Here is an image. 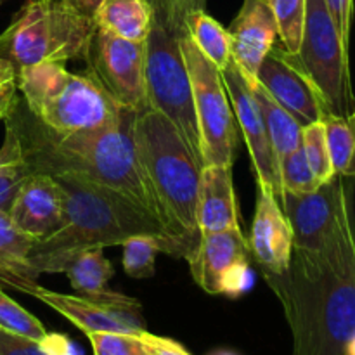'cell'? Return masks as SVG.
<instances>
[{
    "mask_svg": "<svg viewBox=\"0 0 355 355\" xmlns=\"http://www.w3.org/2000/svg\"><path fill=\"white\" fill-rule=\"evenodd\" d=\"M87 69L120 106L141 113L146 96V42H130L96 28Z\"/></svg>",
    "mask_w": 355,
    "mask_h": 355,
    "instance_id": "cell-10",
    "label": "cell"
},
{
    "mask_svg": "<svg viewBox=\"0 0 355 355\" xmlns=\"http://www.w3.org/2000/svg\"><path fill=\"white\" fill-rule=\"evenodd\" d=\"M24 149L21 144V139L17 135V130L12 127L10 121H7V130H6V141H3L2 149H0V165L10 162V159L23 158Z\"/></svg>",
    "mask_w": 355,
    "mask_h": 355,
    "instance_id": "cell-37",
    "label": "cell"
},
{
    "mask_svg": "<svg viewBox=\"0 0 355 355\" xmlns=\"http://www.w3.org/2000/svg\"><path fill=\"white\" fill-rule=\"evenodd\" d=\"M121 246H123V270L128 277H134V279H148L155 276L158 253H166V255L180 259L175 246L159 236H130L121 243Z\"/></svg>",
    "mask_w": 355,
    "mask_h": 355,
    "instance_id": "cell-26",
    "label": "cell"
},
{
    "mask_svg": "<svg viewBox=\"0 0 355 355\" xmlns=\"http://www.w3.org/2000/svg\"><path fill=\"white\" fill-rule=\"evenodd\" d=\"M146 96L148 106L162 113L180 132L203 166L193 87L179 37L155 19L146 40Z\"/></svg>",
    "mask_w": 355,
    "mask_h": 355,
    "instance_id": "cell-7",
    "label": "cell"
},
{
    "mask_svg": "<svg viewBox=\"0 0 355 355\" xmlns=\"http://www.w3.org/2000/svg\"><path fill=\"white\" fill-rule=\"evenodd\" d=\"M232 165H205L198 191L196 220L200 232H218L239 227Z\"/></svg>",
    "mask_w": 355,
    "mask_h": 355,
    "instance_id": "cell-19",
    "label": "cell"
},
{
    "mask_svg": "<svg viewBox=\"0 0 355 355\" xmlns=\"http://www.w3.org/2000/svg\"><path fill=\"white\" fill-rule=\"evenodd\" d=\"M12 80H16V69H14V66L9 61L0 59V85L12 82Z\"/></svg>",
    "mask_w": 355,
    "mask_h": 355,
    "instance_id": "cell-40",
    "label": "cell"
},
{
    "mask_svg": "<svg viewBox=\"0 0 355 355\" xmlns=\"http://www.w3.org/2000/svg\"><path fill=\"white\" fill-rule=\"evenodd\" d=\"M224 80L225 90L231 99L232 110H234L238 128L243 134L248 148L250 158H252L253 170L257 175L259 187H267L272 191L276 200L283 205V187H281L279 165H277L276 153L272 149L267 127L263 123L262 113H260L257 101L246 83L245 76L238 71L232 62L229 68L220 71Z\"/></svg>",
    "mask_w": 355,
    "mask_h": 355,
    "instance_id": "cell-13",
    "label": "cell"
},
{
    "mask_svg": "<svg viewBox=\"0 0 355 355\" xmlns=\"http://www.w3.org/2000/svg\"><path fill=\"white\" fill-rule=\"evenodd\" d=\"M30 2H40V0H26V3H30Z\"/></svg>",
    "mask_w": 355,
    "mask_h": 355,
    "instance_id": "cell-42",
    "label": "cell"
},
{
    "mask_svg": "<svg viewBox=\"0 0 355 355\" xmlns=\"http://www.w3.org/2000/svg\"><path fill=\"white\" fill-rule=\"evenodd\" d=\"M16 87L31 116L54 134L103 127L123 107L89 69L73 73L59 62L17 69Z\"/></svg>",
    "mask_w": 355,
    "mask_h": 355,
    "instance_id": "cell-5",
    "label": "cell"
},
{
    "mask_svg": "<svg viewBox=\"0 0 355 355\" xmlns=\"http://www.w3.org/2000/svg\"><path fill=\"white\" fill-rule=\"evenodd\" d=\"M248 87L262 113L263 123L267 127V134L272 142V149L276 153L277 165H279L281 159L286 158L302 144V125L281 104H277L259 82L248 83Z\"/></svg>",
    "mask_w": 355,
    "mask_h": 355,
    "instance_id": "cell-23",
    "label": "cell"
},
{
    "mask_svg": "<svg viewBox=\"0 0 355 355\" xmlns=\"http://www.w3.org/2000/svg\"><path fill=\"white\" fill-rule=\"evenodd\" d=\"M38 172L49 173L64 198V225L35 243L31 250L30 263L38 276L59 274L64 260L80 250L121 246L125 239L137 234L159 236L175 246L180 259H186V250L168 234L162 222L125 194L58 166Z\"/></svg>",
    "mask_w": 355,
    "mask_h": 355,
    "instance_id": "cell-3",
    "label": "cell"
},
{
    "mask_svg": "<svg viewBox=\"0 0 355 355\" xmlns=\"http://www.w3.org/2000/svg\"><path fill=\"white\" fill-rule=\"evenodd\" d=\"M17 87H16V80L12 82H7L3 85H0V120L7 116V113L12 107L14 101H16L17 96Z\"/></svg>",
    "mask_w": 355,
    "mask_h": 355,
    "instance_id": "cell-38",
    "label": "cell"
},
{
    "mask_svg": "<svg viewBox=\"0 0 355 355\" xmlns=\"http://www.w3.org/2000/svg\"><path fill=\"white\" fill-rule=\"evenodd\" d=\"M0 328L26 338L42 342L49 335L45 326L33 314L14 302L9 295L0 290Z\"/></svg>",
    "mask_w": 355,
    "mask_h": 355,
    "instance_id": "cell-30",
    "label": "cell"
},
{
    "mask_svg": "<svg viewBox=\"0 0 355 355\" xmlns=\"http://www.w3.org/2000/svg\"><path fill=\"white\" fill-rule=\"evenodd\" d=\"M61 272L68 276L73 290L87 300L101 302V304L114 305V307L139 309L137 300L106 288L107 281L113 277L114 269L101 246L83 248L73 253L64 260Z\"/></svg>",
    "mask_w": 355,
    "mask_h": 355,
    "instance_id": "cell-20",
    "label": "cell"
},
{
    "mask_svg": "<svg viewBox=\"0 0 355 355\" xmlns=\"http://www.w3.org/2000/svg\"><path fill=\"white\" fill-rule=\"evenodd\" d=\"M302 148L319 184H326L335 179V168H333L322 121H314L302 127Z\"/></svg>",
    "mask_w": 355,
    "mask_h": 355,
    "instance_id": "cell-28",
    "label": "cell"
},
{
    "mask_svg": "<svg viewBox=\"0 0 355 355\" xmlns=\"http://www.w3.org/2000/svg\"><path fill=\"white\" fill-rule=\"evenodd\" d=\"M96 23L61 0L30 2L0 35V59L14 69L42 62L87 61Z\"/></svg>",
    "mask_w": 355,
    "mask_h": 355,
    "instance_id": "cell-6",
    "label": "cell"
},
{
    "mask_svg": "<svg viewBox=\"0 0 355 355\" xmlns=\"http://www.w3.org/2000/svg\"><path fill=\"white\" fill-rule=\"evenodd\" d=\"M345 355H355V338L352 340V342L349 343V347H347Z\"/></svg>",
    "mask_w": 355,
    "mask_h": 355,
    "instance_id": "cell-41",
    "label": "cell"
},
{
    "mask_svg": "<svg viewBox=\"0 0 355 355\" xmlns=\"http://www.w3.org/2000/svg\"><path fill=\"white\" fill-rule=\"evenodd\" d=\"M297 58L329 113L349 114L355 107L349 49L343 45L324 0L305 3L304 33Z\"/></svg>",
    "mask_w": 355,
    "mask_h": 355,
    "instance_id": "cell-8",
    "label": "cell"
},
{
    "mask_svg": "<svg viewBox=\"0 0 355 355\" xmlns=\"http://www.w3.org/2000/svg\"><path fill=\"white\" fill-rule=\"evenodd\" d=\"M232 62L246 83L257 82L260 64L274 47L277 24L266 0H243L238 16L227 28Z\"/></svg>",
    "mask_w": 355,
    "mask_h": 355,
    "instance_id": "cell-17",
    "label": "cell"
},
{
    "mask_svg": "<svg viewBox=\"0 0 355 355\" xmlns=\"http://www.w3.org/2000/svg\"><path fill=\"white\" fill-rule=\"evenodd\" d=\"M0 355H52L42 342L0 328Z\"/></svg>",
    "mask_w": 355,
    "mask_h": 355,
    "instance_id": "cell-34",
    "label": "cell"
},
{
    "mask_svg": "<svg viewBox=\"0 0 355 355\" xmlns=\"http://www.w3.org/2000/svg\"><path fill=\"white\" fill-rule=\"evenodd\" d=\"M134 139L166 229L189 257L201 236L196 208L203 166L180 132L151 107L137 113Z\"/></svg>",
    "mask_w": 355,
    "mask_h": 355,
    "instance_id": "cell-4",
    "label": "cell"
},
{
    "mask_svg": "<svg viewBox=\"0 0 355 355\" xmlns=\"http://www.w3.org/2000/svg\"><path fill=\"white\" fill-rule=\"evenodd\" d=\"M186 260L193 279L208 295L239 297L246 290L252 253L239 227L201 232L198 246Z\"/></svg>",
    "mask_w": 355,
    "mask_h": 355,
    "instance_id": "cell-11",
    "label": "cell"
},
{
    "mask_svg": "<svg viewBox=\"0 0 355 355\" xmlns=\"http://www.w3.org/2000/svg\"><path fill=\"white\" fill-rule=\"evenodd\" d=\"M329 14H331L335 26L342 37L345 49H350V30H352L354 0H324Z\"/></svg>",
    "mask_w": 355,
    "mask_h": 355,
    "instance_id": "cell-35",
    "label": "cell"
},
{
    "mask_svg": "<svg viewBox=\"0 0 355 355\" xmlns=\"http://www.w3.org/2000/svg\"><path fill=\"white\" fill-rule=\"evenodd\" d=\"M349 177L336 175L307 194L284 193L283 210L293 229V248L319 250L335 229L340 208L350 194Z\"/></svg>",
    "mask_w": 355,
    "mask_h": 355,
    "instance_id": "cell-14",
    "label": "cell"
},
{
    "mask_svg": "<svg viewBox=\"0 0 355 355\" xmlns=\"http://www.w3.org/2000/svg\"><path fill=\"white\" fill-rule=\"evenodd\" d=\"M257 82L302 127L321 121L329 113L319 90L298 62L297 54H290L283 44H274L266 55L257 73Z\"/></svg>",
    "mask_w": 355,
    "mask_h": 355,
    "instance_id": "cell-12",
    "label": "cell"
},
{
    "mask_svg": "<svg viewBox=\"0 0 355 355\" xmlns=\"http://www.w3.org/2000/svg\"><path fill=\"white\" fill-rule=\"evenodd\" d=\"M28 295L61 314L76 328L82 329L85 335L97 331H146L139 309L114 307V305L87 300L80 295L58 293V291H52L40 284H35Z\"/></svg>",
    "mask_w": 355,
    "mask_h": 355,
    "instance_id": "cell-18",
    "label": "cell"
},
{
    "mask_svg": "<svg viewBox=\"0 0 355 355\" xmlns=\"http://www.w3.org/2000/svg\"><path fill=\"white\" fill-rule=\"evenodd\" d=\"M277 24V37L290 54H298L307 0H266Z\"/></svg>",
    "mask_w": 355,
    "mask_h": 355,
    "instance_id": "cell-27",
    "label": "cell"
},
{
    "mask_svg": "<svg viewBox=\"0 0 355 355\" xmlns=\"http://www.w3.org/2000/svg\"><path fill=\"white\" fill-rule=\"evenodd\" d=\"M135 111L121 107L118 116L103 127L73 134H54L35 118L31 125L24 123L23 118L17 116L12 104L3 120L10 121L17 130L26 162L33 172L47 166H58L99 186L110 187L151 211L166 229L165 218L135 146Z\"/></svg>",
    "mask_w": 355,
    "mask_h": 355,
    "instance_id": "cell-2",
    "label": "cell"
},
{
    "mask_svg": "<svg viewBox=\"0 0 355 355\" xmlns=\"http://www.w3.org/2000/svg\"><path fill=\"white\" fill-rule=\"evenodd\" d=\"M335 175L355 177V107L349 114L326 113L322 118Z\"/></svg>",
    "mask_w": 355,
    "mask_h": 355,
    "instance_id": "cell-25",
    "label": "cell"
},
{
    "mask_svg": "<svg viewBox=\"0 0 355 355\" xmlns=\"http://www.w3.org/2000/svg\"><path fill=\"white\" fill-rule=\"evenodd\" d=\"M153 19L177 37L186 35V17L194 10L207 9V0H148Z\"/></svg>",
    "mask_w": 355,
    "mask_h": 355,
    "instance_id": "cell-31",
    "label": "cell"
},
{
    "mask_svg": "<svg viewBox=\"0 0 355 355\" xmlns=\"http://www.w3.org/2000/svg\"><path fill=\"white\" fill-rule=\"evenodd\" d=\"M35 243L14 225L7 211L0 210V284L26 295L38 284L40 276L30 263Z\"/></svg>",
    "mask_w": 355,
    "mask_h": 355,
    "instance_id": "cell-21",
    "label": "cell"
},
{
    "mask_svg": "<svg viewBox=\"0 0 355 355\" xmlns=\"http://www.w3.org/2000/svg\"><path fill=\"white\" fill-rule=\"evenodd\" d=\"M293 336L291 355H345L355 338V220L352 193L319 250L293 248L283 276H263Z\"/></svg>",
    "mask_w": 355,
    "mask_h": 355,
    "instance_id": "cell-1",
    "label": "cell"
},
{
    "mask_svg": "<svg viewBox=\"0 0 355 355\" xmlns=\"http://www.w3.org/2000/svg\"><path fill=\"white\" fill-rule=\"evenodd\" d=\"M61 2L66 3V6H68L69 9L75 10V12L94 19L97 9H99L101 3H103L104 0H61Z\"/></svg>",
    "mask_w": 355,
    "mask_h": 355,
    "instance_id": "cell-39",
    "label": "cell"
},
{
    "mask_svg": "<svg viewBox=\"0 0 355 355\" xmlns=\"http://www.w3.org/2000/svg\"><path fill=\"white\" fill-rule=\"evenodd\" d=\"M142 333L97 331L87 336L94 355H146Z\"/></svg>",
    "mask_w": 355,
    "mask_h": 355,
    "instance_id": "cell-32",
    "label": "cell"
},
{
    "mask_svg": "<svg viewBox=\"0 0 355 355\" xmlns=\"http://www.w3.org/2000/svg\"><path fill=\"white\" fill-rule=\"evenodd\" d=\"M33 168L26 162V155L23 158L10 159L0 165V210L9 214V208L16 198L17 191L23 186L24 180L30 177Z\"/></svg>",
    "mask_w": 355,
    "mask_h": 355,
    "instance_id": "cell-33",
    "label": "cell"
},
{
    "mask_svg": "<svg viewBox=\"0 0 355 355\" xmlns=\"http://www.w3.org/2000/svg\"><path fill=\"white\" fill-rule=\"evenodd\" d=\"M279 177L283 194H307L318 189L321 184L315 179L311 165L307 162L302 144L293 153L279 162Z\"/></svg>",
    "mask_w": 355,
    "mask_h": 355,
    "instance_id": "cell-29",
    "label": "cell"
},
{
    "mask_svg": "<svg viewBox=\"0 0 355 355\" xmlns=\"http://www.w3.org/2000/svg\"><path fill=\"white\" fill-rule=\"evenodd\" d=\"M146 343V355H191L180 343L170 338L151 335L149 331L142 333Z\"/></svg>",
    "mask_w": 355,
    "mask_h": 355,
    "instance_id": "cell-36",
    "label": "cell"
},
{
    "mask_svg": "<svg viewBox=\"0 0 355 355\" xmlns=\"http://www.w3.org/2000/svg\"><path fill=\"white\" fill-rule=\"evenodd\" d=\"M248 246L263 276L288 272L293 255V229L281 203L267 187H259Z\"/></svg>",
    "mask_w": 355,
    "mask_h": 355,
    "instance_id": "cell-15",
    "label": "cell"
},
{
    "mask_svg": "<svg viewBox=\"0 0 355 355\" xmlns=\"http://www.w3.org/2000/svg\"><path fill=\"white\" fill-rule=\"evenodd\" d=\"M9 217L21 232L35 241L49 238L64 225L61 187L45 172H31L17 191Z\"/></svg>",
    "mask_w": 355,
    "mask_h": 355,
    "instance_id": "cell-16",
    "label": "cell"
},
{
    "mask_svg": "<svg viewBox=\"0 0 355 355\" xmlns=\"http://www.w3.org/2000/svg\"><path fill=\"white\" fill-rule=\"evenodd\" d=\"M186 35L218 71L232 64L229 31L205 9L194 10L186 17Z\"/></svg>",
    "mask_w": 355,
    "mask_h": 355,
    "instance_id": "cell-24",
    "label": "cell"
},
{
    "mask_svg": "<svg viewBox=\"0 0 355 355\" xmlns=\"http://www.w3.org/2000/svg\"><path fill=\"white\" fill-rule=\"evenodd\" d=\"M94 23L114 37L146 42L153 26V9L148 0H104Z\"/></svg>",
    "mask_w": 355,
    "mask_h": 355,
    "instance_id": "cell-22",
    "label": "cell"
},
{
    "mask_svg": "<svg viewBox=\"0 0 355 355\" xmlns=\"http://www.w3.org/2000/svg\"><path fill=\"white\" fill-rule=\"evenodd\" d=\"M179 45L193 87L203 166L232 165L239 128L220 71L198 51L187 35L179 37Z\"/></svg>",
    "mask_w": 355,
    "mask_h": 355,
    "instance_id": "cell-9",
    "label": "cell"
}]
</instances>
